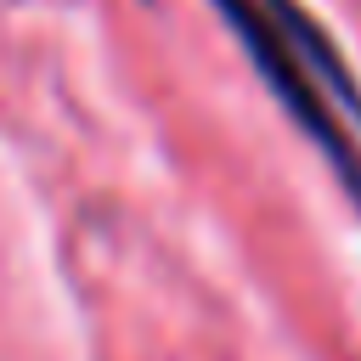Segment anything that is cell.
<instances>
[{"instance_id":"obj_1","label":"cell","mask_w":361,"mask_h":361,"mask_svg":"<svg viewBox=\"0 0 361 361\" xmlns=\"http://www.w3.org/2000/svg\"><path fill=\"white\" fill-rule=\"evenodd\" d=\"M214 11L231 23V34L243 39L248 62L271 85V96L327 152V164L338 169L344 192L361 203V147L338 118V113H350L361 124V90H355L350 68L338 62V51L327 45V34L293 0H214Z\"/></svg>"}]
</instances>
